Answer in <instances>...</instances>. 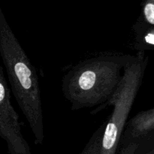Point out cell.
<instances>
[{
	"label": "cell",
	"mask_w": 154,
	"mask_h": 154,
	"mask_svg": "<svg viewBox=\"0 0 154 154\" xmlns=\"http://www.w3.org/2000/svg\"><path fill=\"white\" fill-rule=\"evenodd\" d=\"M135 55L108 53L79 62L71 68L62 80V92L72 111L97 108L96 114L118 90L124 76L125 68Z\"/></svg>",
	"instance_id": "6da1fadb"
},
{
	"label": "cell",
	"mask_w": 154,
	"mask_h": 154,
	"mask_svg": "<svg viewBox=\"0 0 154 154\" xmlns=\"http://www.w3.org/2000/svg\"><path fill=\"white\" fill-rule=\"evenodd\" d=\"M0 57L14 96L29 123L35 144L45 139L42 95L37 72L0 7Z\"/></svg>",
	"instance_id": "7a4b0ae2"
},
{
	"label": "cell",
	"mask_w": 154,
	"mask_h": 154,
	"mask_svg": "<svg viewBox=\"0 0 154 154\" xmlns=\"http://www.w3.org/2000/svg\"><path fill=\"white\" fill-rule=\"evenodd\" d=\"M147 60L143 51L135 56L125 68L124 76L118 90L106 105V107L111 105L114 108L106 121L100 154H117L118 150L120 153L122 137L142 84Z\"/></svg>",
	"instance_id": "3957f363"
},
{
	"label": "cell",
	"mask_w": 154,
	"mask_h": 154,
	"mask_svg": "<svg viewBox=\"0 0 154 154\" xmlns=\"http://www.w3.org/2000/svg\"><path fill=\"white\" fill-rule=\"evenodd\" d=\"M0 138L10 154H32L21 132L19 116L11 102V91L0 64Z\"/></svg>",
	"instance_id": "277c9868"
},
{
	"label": "cell",
	"mask_w": 154,
	"mask_h": 154,
	"mask_svg": "<svg viewBox=\"0 0 154 154\" xmlns=\"http://www.w3.org/2000/svg\"><path fill=\"white\" fill-rule=\"evenodd\" d=\"M106 121L104 122L96 131L80 154H100L102 148V141Z\"/></svg>",
	"instance_id": "5b68a950"
},
{
	"label": "cell",
	"mask_w": 154,
	"mask_h": 154,
	"mask_svg": "<svg viewBox=\"0 0 154 154\" xmlns=\"http://www.w3.org/2000/svg\"><path fill=\"white\" fill-rule=\"evenodd\" d=\"M147 25L154 26V0H148L143 4L139 20L134 24L132 29H140Z\"/></svg>",
	"instance_id": "8992f818"
},
{
	"label": "cell",
	"mask_w": 154,
	"mask_h": 154,
	"mask_svg": "<svg viewBox=\"0 0 154 154\" xmlns=\"http://www.w3.org/2000/svg\"><path fill=\"white\" fill-rule=\"evenodd\" d=\"M134 154H154V147L151 148H142L138 147Z\"/></svg>",
	"instance_id": "52a82bcc"
}]
</instances>
